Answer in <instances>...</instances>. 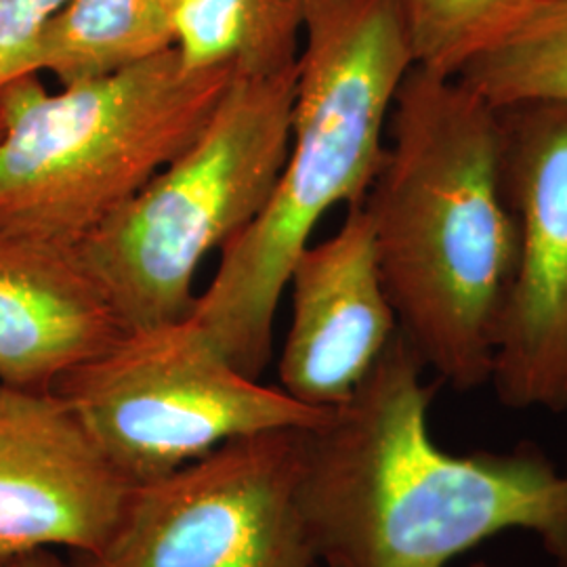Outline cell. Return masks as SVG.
Returning a JSON list of instances; mask_svg holds the SVG:
<instances>
[{"instance_id":"1","label":"cell","mask_w":567,"mask_h":567,"mask_svg":"<svg viewBox=\"0 0 567 567\" xmlns=\"http://www.w3.org/2000/svg\"><path fill=\"white\" fill-rule=\"evenodd\" d=\"M400 330L360 386L305 429L301 508L324 567H446L524 529L567 567V473L534 446L452 454L429 431L435 386Z\"/></svg>"},{"instance_id":"2","label":"cell","mask_w":567,"mask_h":567,"mask_svg":"<svg viewBox=\"0 0 567 567\" xmlns=\"http://www.w3.org/2000/svg\"><path fill=\"white\" fill-rule=\"evenodd\" d=\"M386 128L364 206L398 330L444 383L480 389L519 259L498 110L456 76L412 65Z\"/></svg>"},{"instance_id":"3","label":"cell","mask_w":567,"mask_h":567,"mask_svg":"<svg viewBox=\"0 0 567 567\" xmlns=\"http://www.w3.org/2000/svg\"><path fill=\"white\" fill-rule=\"evenodd\" d=\"M400 0H305L290 145L264 213L221 250L189 320L246 377L261 379L295 259L328 210L365 200L385 128L414 65Z\"/></svg>"},{"instance_id":"4","label":"cell","mask_w":567,"mask_h":567,"mask_svg":"<svg viewBox=\"0 0 567 567\" xmlns=\"http://www.w3.org/2000/svg\"><path fill=\"white\" fill-rule=\"evenodd\" d=\"M236 74L177 49L51 93L0 86V231L76 246L203 133Z\"/></svg>"},{"instance_id":"5","label":"cell","mask_w":567,"mask_h":567,"mask_svg":"<svg viewBox=\"0 0 567 567\" xmlns=\"http://www.w3.org/2000/svg\"><path fill=\"white\" fill-rule=\"evenodd\" d=\"M299 61L234 76L203 133L76 250L126 328L185 320L206 257L252 224L280 179Z\"/></svg>"},{"instance_id":"6","label":"cell","mask_w":567,"mask_h":567,"mask_svg":"<svg viewBox=\"0 0 567 567\" xmlns=\"http://www.w3.org/2000/svg\"><path fill=\"white\" fill-rule=\"evenodd\" d=\"M53 391L133 484L238 437L320 425L332 410L246 377L189 318L128 328Z\"/></svg>"},{"instance_id":"7","label":"cell","mask_w":567,"mask_h":567,"mask_svg":"<svg viewBox=\"0 0 567 567\" xmlns=\"http://www.w3.org/2000/svg\"><path fill=\"white\" fill-rule=\"evenodd\" d=\"M303 440L246 435L135 484L105 545L72 567H324L301 508Z\"/></svg>"},{"instance_id":"8","label":"cell","mask_w":567,"mask_h":567,"mask_svg":"<svg viewBox=\"0 0 567 567\" xmlns=\"http://www.w3.org/2000/svg\"><path fill=\"white\" fill-rule=\"evenodd\" d=\"M503 175L519 225L492 381L513 410H567V103L496 107Z\"/></svg>"},{"instance_id":"9","label":"cell","mask_w":567,"mask_h":567,"mask_svg":"<svg viewBox=\"0 0 567 567\" xmlns=\"http://www.w3.org/2000/svg\"><path fill=\"white\" fill-rule=\"evenodd\" d=\"M133 487L55 391L0 383V559L100 550Z\"/></svg>"},{"instance_id":"10","label":"cell","mask_w":567,"mask_h":567,"mask_svg":"<svg viewBox=\"0 0 567 567\" xmlns=\"http://www.w3.org/2000/svg\"><path fill=\"white\" fill-rule=\"evenodd\" d=\"M280 386L313 408H337L360 386L398 332L370 215L349 206L339 231L295 259Z\"/></svg>"},{"instance_id":"11","label":"cell","mask_w":567,"mask_h":567,"mask_svg":"<svg viewBox=\"0 0 567 567\" xmlns=\"http://www.w3.org/2000/svg\"><path fill=\"white\" fill-rule=\"evenodd\" d=\"M128 328L76 246L0 231V383L53 391Z\"/></svg>"},{"instance_id":"12","label":"cell","mask_w":567,"mask_h":567,"mask_svg":"<svg viewBox=\"0 0 567 567\" xmlns=\"http://www.w3.org/2000/svg\"><path fill=\"white\" fill-rule=\"evenodd\" d=\"M175 47L168 0H70L42 30L34 74L63 84L100 79Z\"/></svg>"},{"instance_id":"13","label":"cell","mask_w":567,"mask_h":567,"mask_svg":"<svg viewBox=\"0 0 567 567\" xmlns=\"http://www.w3.org/2000/svg\"><path fill=\"white\" fill-rule=\"evenodd\" d=\"M305 0H187L175 13V49L192 70L274 76L297 65Z\"/></svg>"},{"instance_id":"14","label":"cell","mask_w":567,"mask_h":567,"mask_svg":"<svg viewBox=\"0 0 567 567\" xmlns=\"http://www.w3.org/2000/svg\"><path fill=\"white\" fill-rule=\"evenodd\" d=\"M456 79L494 107L567 103V0H534Z\"/></svg>"},{"instance_id":"15","label":"cell","mask_w":567,"mask_h":567,"mask_svg":"<svg viewBox=\"0 0 567 567\" xmlns=\"http://www.w3.org/2000/svg\"><path fill=\"white\" fill-rule=\"evenodd\" d=\"M534 0H400L414 65L456 76L496 41Z\"/></svg>"},{"instance_id":"16","label":"cell","mask_w":567,"mask_h":567,"mask_svg":"<svg viewBox=\"0 0 567 567\" xmlns=\"http://www.w3.org/2000/svg\"><path fill=\"white\" fill-rule=\"evenodd\" d=\"M70 0H0V86L34 74L42 30Z\"/></svg>"},{"instance_id":"17","label":"cell","mask_w":567,"mask_h":567,"mask_svg":"<svg viewBox=\"0 0 567 567\" xmlns=\"http://www.w3.org/2000/svg\"><path fill=\"white\" fill-rule=\"evenodd\" d=\"M0 567H72V561L68 564L65 559H61L53 548H37L20 555L2 557Z\"/></svg>"},{"instance_id":"18","label":"cell","mask_w":567,"mask_h":567,"mask_svg":"<svg viewBox=\"0 0 567 567\" xmlns=\"http://www.w3.org/2000/svg\"><path fill=\"white\" fill-rule=\"evenodd\" d=\"M171 2V7H173V11L177 13V9L182 7L183 2H187V0H168Z\"/></svg>"},{"instance_id":"19","label":"cell","mask_w":567,"mask_h":567,"mask_svg":"<svg viewBox=\"0 0 567 567\" xmlns=\"http://www.w3.org/2000/svg\"><path fill=\"white\" fill-rule=\"evenodd\" d=\"M471 567H494V566H487V564H475V566Z\"/></svg>"},{"instance_id":"20","label":"cell","mask_w":567,"mask_h":567,"mask_svg":"<svg viewBox=\"0 0 567 567\" xmlns=\"http://www.w3.org/2000/svg\"><path fill=\"white\" fill-rule=\"evenodd\" d=\"M0 133H2V118H0Z\"/></svg>"}]
</instances>
